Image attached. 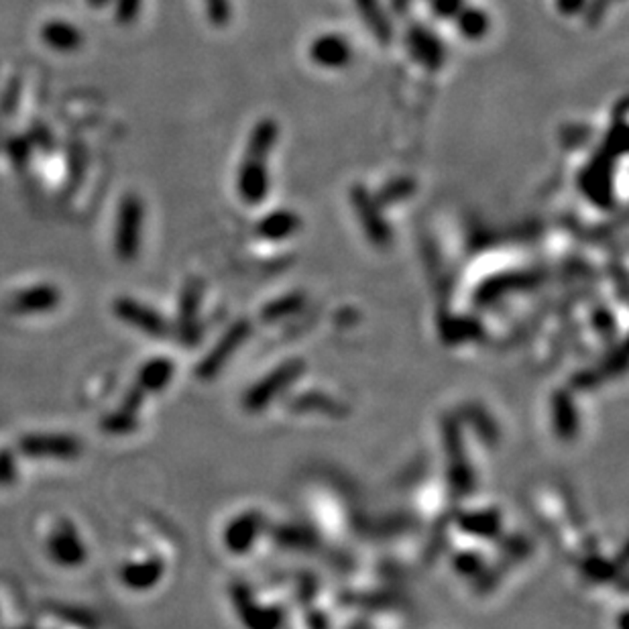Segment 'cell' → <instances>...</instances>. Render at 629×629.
Segmentation results:
<instances>
[{
    "mask_svg": "<svg viewBox=\"0 0 629 629\" xmlns=\"http://www.w3.org/2000/svg\"><path fill=\"white\" fill-rule=\"evenodd\" d=\"M277 127L273 121H263L248 138L245 161L239 170L237 189L248 204H257L267 194V155L275 147Z\"/></svg>",
    "mask_w": 629,
    "mask_h": 629,
    "instance_id": "obj_1",
    "label": "cell"
},
{
    "mask_svg": "<svg viewBox=\"0 0 629 629\" xmlns=\"http://www.w3.org/2000/svg\"><path fill=\"white\" fill-rule=\"evenodd\" d=\"M143 224L145 206L141 197L137 194L122 196L114 226V251L121 261L130 263L137 259L143 240Z\"/></svg>",
    "mask_w": 629,
    "mask_h": 629,
    "instance_id": "obj_2",
    "label": "cell"
},
{
    "mask_svg": "<svg viewBox=\"0 0 629 629\" xmlns=\"http://www.w3.org/2000/svg\"><path fill=\"white\" fill-rule=\"evenodd\" d=\"M17 446L27 458L74 460L82 452V442L70 434H29L21 438Z\"/></svg>",
    "mask_w": 629,
    "mask_h": 629,
    "instance_id": "obj_3",
    "label": "cell"
},
{
    "mask_svg": "<svg viewBox=\"0 0 629 629\" xmlns=\"http://www.w3.org/2000/svg\"><path fill=\"white\" fill-rule=\"evenodd\" d=\"M47 552L55 565L63 568H78L82 566L88 558L86 544L80 538L78 528L68 519H62L55 525L54 532L47 540Z\"/></svg>",
    "mask_w": 629,
    "mask_h": 629,
    "instance_id": "obj_4",
    "label": "cell"
},
{
    "mask_svg": "<svg viewBox=\"0 0 629 629\" xmlns=\"http://www.w3.org/2000/svg\"><path fill=\"white\" fill-rule=\"evenodd\" d=\"M113 312L116 318L124 322V324L133 326L137 331H141L149 336H155V339H161V336L170 332V326H167L165 318L161 316L157 310L149 308L147 304L138 302V299L127 298V296L116 298L113 304Z\"/></svg>",
    "mask_w": 629,
    "mask_h": 629,
    "instance_id": "obj_5",
    "label": "cell"
},
{
    "mask_svg": "<svg viewBox=\"0 0 629 629\" xmlns=\"http://www.w3.org/2000/svg\"><path fill=\"white\" fill-rule=\"evenodd\" d=\"M62 302V291L51 283H39L33 288L21 289L11 298L9 310L19 316L54 312Z\"/></svg>",
    "mask_w": 629,
    "mask_h": 629,
    "instance_id": "obj_6",
    "label": "cell"
},
{
    "mask_svg": "<svg viewBox=\"0 0 629 629\" xmlns=\"http://www.w3.org/2000/svg\"><path fill=\"white\" fill-rule=\"evenodd\" d=\"M310 55L314 63L322 65V68L328 70H339L345 68L350 62V55H353V49H350L348 41L340 35H322L316 41L312 43Z\"/></svg>",
    "mask_w": 629,
    "mask_h": 629,
    "instance_id": "obj_7",
    "label": "cell"
},
{
    "mask_svg": "<svg viewBox=\"0 0 629 629\" xmlns=\"http://www.w3.org/2000/svg\"><path fill=\"white\" fill-rule=\"evenodd\" d=\"M41 39L49 49L57 51V54H71V51L82 47L84 35L76 25L68 23V21L54 19L41 27Z\"/></svg>",
    "mask_w": 629,
    "mask_h": 629,
    "instance_id": "obj_8",
    "label": "cell"
},
{
    "mask_svg": "<svg viewBox=\"0 0 629 629\" xmlns=\"http://www.w3.org/2000/svg\"><path fill=\"white\" fill-rule=\"evenodd\" d=\"M121 583L130 591H149L164 576V562L159 558L129 562L121 568Z\"/></svg>",
    "mask_w": 629,
    "mask_h": 629,
    "instance_id": "obj_9",
    "label": "cell"
},
{
    "mask_svg": "<svg viewBox=\"0 0 629 629\" xmlns=\"http://www.w3.org/2000/svg\"><path fill=\"white\" fill-rule=\"evenodd\" d=\"M173 375V365L167 358H153V361L145 363L143 369L138 371L137 385L141 387L145 393L149 391H161L170 383Z\"/></svg>",
    "mask_w": 629,
    "mask_h": 629,
    "instance_id": "obj_10",
    "label": "cell"
},
{
    "mask_svg": "<svg viewBox=\"0 0 629 629\" xmlns=\"http://www.w3.org/2000/svg\"><path fill=\"white\" fill-rule=\"evenodd\" d=\"M0 149H3L6 155H9V161L14 167H17V170H23V167L29 165V161H31L33 143H31V138L25 137V135H14V137L6 138Z\"/></svg>",
    "mask_w": 629,
    "mask_h": 629,
    "instance_id": "obj_11",
    "label": "cell"
},
{
    "mask_svg": "<svg viewBox=\"0 0 629 629\" xmlns=\"http://www.w3.org/2000/svg\"><path fill=\"white\" fill-rule=\"evenodd\" d=\"M21 94H23V82H21V78H9V82L0 90V121L13 119V116L17 114Z\"/></svg>",
    "mask_w": 629,
    "mask_h": 629,
    "instance_id": "obj_12",
    "label": "cell"
},
{
    "mask_svg": "<svg viewBox=\"0 0 629 629\" xmlns=\"http://www.w3.org/2000/svg\"><path fill=\"white\" fill-rule=\"evenodd\" d=\"M137 414H130V412H124V409H116V412L113 414H108L102 418L100 422V428L105 430V432L108 434H114V436H124V434H129V432H133V430L137 428Z\"/></svg>",
    "mask_w": 629,
    "mask_h": 629,
    "instance_id": "obj_13",
    "label": "cell"
},
{
    "mask_svg": "<svg viewBox=\"0 0 629 629\" xmlns=\"http://www.w3.org/2000/svg\"><path fill=\"white\" fill-rule=\"evenodd\" d=\"M458 27H460V33H463L465 38L479 39L487 33V27H489L487 14L482 11H477V9L460 11Z\"/></svg>",
    "mask_w": 629,
    "mask_h": 629,
    "instance_id": "obj_14",
    "label": "cell"
},
{
    "mask_svg": "<svg viewBox=\"0 0 629 629\" xmlns=\"http://www.w3.org/2000/svg\"><path fill=\"white\" fill-rule=\"evenodd\" d=\"M261 224V231L265 232L267 237H285L294 232L298 221L289 212H275V214H269Z\"/></svg>",
    "mask_w": 629,
    "mask_h": 629,
    "instance_id": "obj_15",
    "label": "cell"
},
{
    "mask_svg": "<svg viewBox=\"0 0 629 629\" xmlns=\"http://www.w3.org/2000/svg\"><path fill=\"white\" fill-rule=\"evenodd\" d=\"M196 304H197V289L188 288L186 294H184V299H181V312H180L181 339H184V342H189V339H194Z\"/></svg>",
    "mask_w": 629,
    "mask_h": 629,
    "instance_id": "obj_16",
    "label": "cell"
},
{
    "mask_svg": "<svg viewBox=\"0 0 629 629\" xmlns=\"http://www.w3.org/2000/svg\"><path fill=\"white\" fill-rule=\"evenodd\" d=\"M114 19L119 25L135 23L138 13L143 9V0H113Z\"/></svg>",
    "mask_w": 629,
    "mask_h": 629,
    "instance_id": "obj_17",
    "label": "cell"
},
{
    "mask_svg": "<svg viewBox=\"0 0 629 629\" xmlns=\"http://www.w3.org/2000/svg\"><path fill=\"white\" fill-rule=\"evenodd\" d=\"M17 481V458L11 450H0V487H11Z\"/></svg>",
    "mask_w": 629,
    "mask_h": 629,
    "instance_id": "obj_18",
    "label": "cell"
},
{
    "mask_svg": "<svg viewBox=\"0 0 629 629\" xmlns=\"http://www.w3.org/2000/svg\"><path fill=\"white\" fill-rule=\"evenodd\" d=\"M208 19L214 25H224L231 19V3L229 0H204Z\"/></svg>",
    "mask_w": 629,
    "mask_h": 629,
    "instance_id": "obj_19",
    "label": "cell"
},
{
    "mask_svg": "<svg viewBox=\"0 0 629 629\" xmlns=\"http://www.w3.org/2000/svg\"><path fill=\"white\" fill-rule=\"evenodd\" d=\"M143 401H145V391L135 383V385H130L127 393L122 395L121 409H124V412H130V414H137L138 409L143 407Z\"/></svg>",
    "mask_w": 629,
    "mask_h": 629,
    "instance_id": "obj_20",
    "label": "cell"
},
{
    "mask_svg": "<svg viewBox=\"0 0 629 629\" xmlns=\"http://www.w3.org/2000/svg\"><path fill=\"white\" fill-rule=\"evenodd\" d=\"M57 613H60L62 619L65 621H70V624H76L80 627H86V629H92L94 625H96V619H94L90 613H84V611H80V609H57Z\"/></svg>",
    "mask_w": 629,
    "mask_h": 629,
    "instance_id": "obj_21",
    "label": "cell"
},
{
    "mask_svg": "<svg viewBox=\"0 0 629 629\" xmlns=\"http://www.w3.org/2000/svg\"><path fill=\"white\" fill-rule=\"evenodd\" d=\"M29 138H31L33 147L38 145V147H43L46 151H49L51 143H54V137H51L49 130L46 127H41V124H35L33 130H31V135H29Z\"/></svg>",
    "mask_w": 629,
    "mask_h": 629,
    "instance_id": "obj_22",
    "label": "cell"
},
{
    "mask_svg": "<svg viewBox=\"0 0 629 629\" xmlns=\"http://www.w3.org/2000/svg\"><path fill=\"white\" fill-rule=\"evenodd\" d=\"M558 3V9L562 14H574L579 9H583L584 0H556Z\"/></svg>",
    "mask_w": 629,
    "mask_h": 629,
    "instance_id": "obj_23",
    "label": "cell"
},
{
    "mask_svg": "<svg viewBox=\"0 0 629 629\" xmlns=\"http://www.w3.org/2000/svg\"><path fill=\"white\" fill-rule=\"evenodd\" d=\"M86 4L90 9H106L108 4H113V0H86Z\"/></svg>",
    "mask_w": 629,
    "mask_h": 629,
    "instance_id": "obj_24",
    "label": "cell"
},
{
    "mask_svg": "<svg viewBox=\"0 0 629 629\" xmlns=\"http://www.w3.org/2000/svg\"><path fill=\"white\" fill-rule=\"evenodd\" d=\"M0 147H3V143H0Z\"/></svg>",
    "mask_w": 629,
    "mask_h": 629,
    "instance_id": "obj_25",
    "label": "cell"
}]
</instances>
